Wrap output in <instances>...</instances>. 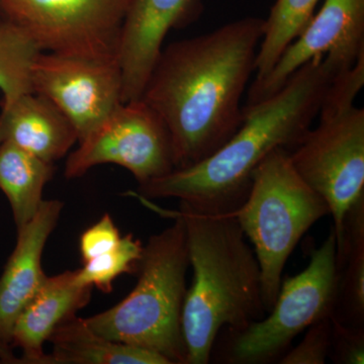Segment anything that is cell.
<instances>
[{
  "instance_id": "8fae6325",
  "label": "cell",
  "mask_w": 364,
  "mask_h": 364,
  "mask_svg": "<svg viewBox=\"0 0 364 364\" xmlns=\"http://www.w3.org/2000/svg\"><path fill=\"white\" fill-rule=\"evenodd\" d=\"M363 54L364 0H324L320 11L287 46L272 70L253 81L244 107L272 97L294 72L316 57H330L349 69Z\"/></svg>"
},
{
  "instance_id": "ac0fdd59",
  "label": "cell",
  "mask_w": 364,
  "mask_h": 364,
  "mask_svg": "<svg viewBox=\"0 0 364 364\" xmlns=\"http://www.w3.org/2000/svg\"><path fill=\"white\" fill-rule=\"evenodd\" d=\"M54 173L46 162L9 142L0 143V191L13 210L16 228L33 219L43 203L45 186Z\"/></svg>"
},
{
  "instance_id": "6da1fadb",
  "label": "cell",
  "mask_w": 364,
  "mask_h": 364,
  "mask_svg": "<svg viewBox=\"0 0 364 364\" xmlns=\"http://www.w3.org/2000/svg\"><path fill=\"white\" fill-rule=\"evenodd\" d=\"M263 33L264 20L248 16L163 48L141 100L168 131L174 169L214 154L240 128Z\"/></svg>"
},
{
  "instance_id": "9c48e42d",
  "label": "cell",
  "mask_w": 364,
  "mask_h": 364,
  "mask_svg": "<svg viewBox=\"0 0 364 364\" xmlns=\"http://www.w3.org/2000/svg\"><path fill=\"white\" fill-rule=\"evenodd\" d=\"M78 144L66 160L67 178L83 176L97 165L116 164L140 186L174 170L168 131L141 98L119 105Z\"/></svg>"
},
{
  "instance_id": "cb8c5ba5",
  "label": "cell",
  "mask_w": 364,
  "mask_h": 364,
  "mask_svg": "<svg viewBox=\"0 0 364 364\" xmlns=\"http://www.w3.org/2000/svg\"><path fill=\"white\" fill-rule=\"evenodd\" d=\"M121 238L119 229L112 221L111 215L105 214L97 224L81 235L79 242L81 257L85 263L102 254L109 252L116 247Z\"/></svg>"
},
{
  "instance_id": "7402d4cb",
  "label": "cell",
  "mask_w": 364,
  "mask_h": 364,
  "mask_svg": "<svg viewBox=\"0 0 364 364\" xmlns=\"http://www.w3.org/2000/svg\"><path fill=\"white\" fill-rule=\"evenodd\" d=\"M332 315L314 323L298 346L279 359L280 364H324L331 347Z\"/></svg>"
},
{
  "instance_id": "603a6c76",
  "label": "cell",
  "mask_w": 364,
  "mask_h": 364,
  "mask_svg": "<svg viewBox=\"0 0 364 364\" xmlns=\"http://www.w3.org/2000/svg\"><path fill=\"white\" fill-rule=\"evenodd\" d=\"M332 318L329 358L339 364L364 363V327L342 324Z\"/></svg>"
},
{
  "instance_id": "30bf717a",
  "label": "cell",
  "mask_w": 364,
  "mask_h": 364,
  "mask_svg": "<svg viewBox=\"0 0 364 364\" xmlns=\"http://www.w3.org/2000/svg\"><path fill=\"white\" fill-rule=\"evenodd\" d=\"M32 88L70 121L78 142L123 104V79L117 61L41 52L33 62Z\"/></svg>"
},
{
  "instance_id": "5b68a950",
  "label": "cell",
  "mask_w": 364,
  "mask_h": 364,
  "mask_svg": "<svg viewBox=\"0 0 364 364\" xmlns=\"http://www.w3.org/2000/svg\"><path fill=\"white\" fill-rule=\"evenodd\" d=\"M364 85V56L333 81L318 112V124L289 152L304 181L329 207L337 249L345 215L364 196V109L354 105Z\"/></svg>"
},
{
  "instance_id": "8992f818",
  "label": "cell",
  "mask_w": 364,
  "mask_h": 364,
  "mask_svg": "<svg viewBox=\"0 0 364 364\" xmlns=\"http://www.w3.org/2000/svg\"><path fill=\"white\" fill-rule=\"evenodd\" d=\"M232 214L254 246L268 313L279 293L287 259L306 231L330 215L329 207L299 176L289 151L277 148L254 170L248 195Z\"/></svg>"
},
{
  "instance_id": "4fadbf2b",
  "label": "cell",
  "mask_w": 364,
  "mask_h": 364,
  "mask_svg": "<svg viewBox=\"0 0 364 364\" xmlns=\"http://www.w3.org/2000/svg\"><path fill=\"white\" fill-rule=\"evenodd\" d=\"M62 208L60 200H43L33 219L18 228L16 248L0 277V347L9 353H13L11 333L16 318L46 279L43 251Z\"/></svg>"
},
{
  "instance_id": "ba28073f",
  "label": "cell",
  "mask_w": 364,
  "mask_h": 364,
  "mask_svg": "<svg viewBox=\"0 0 364 364\" xmlns=\"http://www.w3.org/2000/svg\"><path fill=\"white\" fill-rule=\"evenodd\" d=\"M128 0H0V16L18 23L41 51L119 62Z\"/></svg>"
},
{
  "instance_id": "e0dca14e",
  "label": "cell",
  "mask_w": 364,
  "mask_h": 364,
  "mask_svg": "<svg viewBox=\"0 0 364 364\" xmlns=\"http://www.w3.org/2000/svg\"><path fill=\"white\" fill-rule=\"evenodd\" d=\"M337 265L338 291L332 317L342 324L364 327V196L345 215Z\"/></svg>"
},
{
  "instance_id": "5bb4252c",
  "label": "cell",
  "mask_w": 364,
  "mask_h": 364,
  "mask_svg": "<svg viewBox=\"0 0 364 364\" xmlns=\"http://www.w3.org/2000/svg\"><path fill=\"white\" fill-rule=\"evenodd\" d=\"M91 291L76 284L75 272L46 277L14 325L11 345L23 351L21 363L46 364L45 342L55 328L87 305Z\"/></svg>"
},
{
  "instance_id": "7a4b0ae2",
  "label": "cell",
  "mask_w": 364,
  "mask_h": 364,
  "mask_svg": "<svg viewBox=\"0 0 364 364\" xmlns=\"http://www.w3.org/2000/svg\"><path fill=\"white\" fill-rule=\"evenodd\" d=\"M347 70L328 56L311 60L272 97L243 107L240 128L214 154L140 184L134 193L148 200L178 198L203 212L231 214L245 200L256 167L273 150L299 143L333 81Z\"/></svg>"
},
{
  "instance_id": "2e32d148",
  "label": "cell",
  "mask_w": 364,
  "mask_h": 364,
  "mask_svg": "<svg viewBox=\"0 0 364 364\" xmlns=\"http://www.w3.org/2000/svg\"><path fill=\"white\" fill-rule=\"evenodd\" d=\"M48 341L53 352L46 364H170L155 352L105 338L76 316L55 328Z\"/></svg>"
},
{
  "instance_id": "3957f363",
  "label": "cell",
  "mask_w": 364,
  "mask_h": 364,
  "mask_svg": "<svg viewBox=\"0 0 364 364\" xmlns=\"http://www.w3.org/2000/svg\"><path fill=\"white\" fill-rule=\"evenodd\" d=\"M174 213L186 227L193 272L181 316L186 364H207L223 328L240 331L267 314L259 264L232 213L203 212L181 202Z\"/></svg>"
},
{
  "instance_id": "277c9868",
  "label": "cell",
  "mask_w": 364,
  "mask_h": 364,
  "mask_svg": "<svg viewBox=\"0 0 364 364\" xmlns=\"http://www.w3.org/2000/svg\"><path fill=\"white\" fill-rule=\"evenodd\" d=\"M165 213L174 224L144 246L135 289L121 303L85 320L112 341L155 352L170 364H186L181 326L189 267L186 227L176 213Z\"/></svg>"
},
{
  "instance_id": "7c38bea8",
  "label": "cell",
  "mask_w": 364,
  "mask_h": 364,
  "mask_svg": "<svg viewBox=\"0 0 364 364\" xmlns=\"http://www.w3.org/2000/svg\"><path fill=\"white\" fill-rule=\"evenodd\" d=\"M203 1L128 0L119 53L123 102L140 100L167 33L198 20Z\"/></svg>"
},
{
  "instance_id": "d6986e66",
  "label": "cell",
  "mask_w": 364,
  "mask_h": 364,
  "mask_svg": "<svg viewBox=\"0 0 364 364\" xmlns=\"http://www.w3.org/2000/svg\"><path fill=\"white\" fill-rule=\"evenodd\" d=\"M39 46L25 28L0 16V90L1 107L13 104L21 95L33 92L32 69L40 54Z\"/></svg>"
},
{
  "instance_id": "9a60e30c",
  "label": "cell",
  "mask_w": 364,
  "mask_h": 364,
  "mask_svg": "<svg viewBox=\"0 0 364 364\" xmlns=\"http://www.w3.org/2000/svg\"><path fill=\"white\" fill-rule=\"evenodd\" d=\"M9 142L46 162L66 156L78 136L73 124L47 98L35 92L1 107L0 143Z\"/></svg>"
},
{
  "instance_id": "52a82bcc",
  "label": "cell",
  "mask_w": 364,
  "mask_h": 364,
  "mask_svg": "<svg viewBox=\"0 0 364 364\" xmlns=\"http://www.w3.org/2000/svg\"><path fill=\"white\" fill-rule=\"evenodd\" d=\"M338 291L336 237L329 236L311 253L308 267L282 282L269 315L240 331L228 330L223 363H273L287 353L293 340L321 318L331 316Z\"/></svg>"
},
{
  "instance_id": "ffe728a7",
  "label": "cell",
  "mask_w": 364,
  "mask_h": 364,
  "mask_svg": "<svg viewBox=\"0 0 364 364\" xmlns=\"http://www.w3.org/2000/svg\"><path fill=\"white\" fill-rule=\"evenodd\" d=\"M318 0H277L264 20V33L255 62V80L264 77L280 55L303 32Z\"/></svg>"
},
{
  "instance_id": "44dd1931",
  "label": "cell",
  "mask_w": 364,
  "mask_h": 364,
  "mask_svg": "<svg viewBox=\"0 0 364 364\" xmlns=\"http://www.w3.org/2000/svg\"><path fill=\"white\" fill-rule=\"evenodd\" d=\"M142 243L129 234L122 237L116 247L85 263L75 270V282L80 287H97L104 293H111L112 282L123 273L136 272L143 252Z\"/></svg>"
},
{
  "instance_id": "d4e9b609",
  "label": "cell",
  "mask_w": 364,
  "mask_h": 364,
  "mask_svg": "<svg viewBox=\"0 0 364 364\" xmlns=\"http://www.w3.org/2000/svg\"><path fill=\"white\" fill-rule=\"evenodd\" d=\"M4 355H6V352L0 347V358H4Z\"/></svg>"
}]
</instances>
